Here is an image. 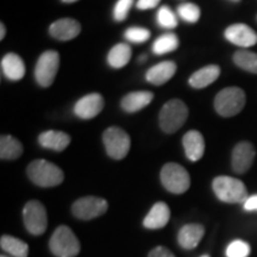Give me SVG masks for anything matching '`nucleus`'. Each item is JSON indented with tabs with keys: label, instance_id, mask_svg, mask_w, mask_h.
Segmentation results:
<instances>
[{
	"label": "nucleus",
	"instance_id": "obj_6",
	"mask_svg": "<svg viewBox=\"0 0 257 257\" xmlns=\"http://www.w3.org/2000/svg\"><path fill=\"white\" fill-rule=\"evenodd\" d=\"M160 176L163 187L174 194H182L187 192L191 186L188 172L178 163L170 162L163 166Z\"/></svg>",
	"mask_w": 257,
	"mask_h": 257
},
{
	"label": "nucleus",
	"instance_id": "obj_25",
	"mask_svg": "<svg viewBox=\"0 0 257 257\" xmlns=\"http://www.w3.org/2000/svg\"><path fill=\"white\" fill-rule=\"evenodd\" d=\"M0 246L3 250H5L6 252L15 257H28L29 255V245L24 240L8 236V234L2 237Z\"/></svg>",
	"mask_w": 257,
	"mask_h": 257
},
{
	"label": "nucleus",
	"instance_id": "obj_34",
	"mask_svg": "<svg viewBox=\"0 0 257 257\" xmlns=\"http://www.w3.org/2000/svg\"><path fill=\"white\" fill-rule=\"evenodd\" d=\"M161 0H138L137 8L140 10H149L154 9L159 5Z\"/></svg>",
	"mask_w": 257,
	"mask_h": 257
},
{
	"label": "nucleus",
	"instance_id": "obj_1",
	"mask_svg": "<svg viewBox=\"0 0 257 257\" xmlns=\"http://www.w3.org/2000/svg\"><path fill=\"white\" fill-rule=\"evenodd\" d=\"M29 179L40 187H55L63 182L62 169L46 160H36L27 168Z\"/></svg>",
	"mask_w": 257,
	"mask_h": 257
},
{
	"label": "nucleus",
	"instance_id": "obj_12",
	"mask_svg": "<svg viewBox=\"0 0 257 257\" xmlns=\"http://www.w3.org/2000/svg\"><path fill=\"white\" fill-rule=\"evenodd\" d=\"M255 148L249 142H240L233 148L232 169L237 174H244L252 166L255 160Z\"/></svg>",
	"mask_w": 257,
	"mask_h": 257
},
{
	"label": "nucleus",
	"instance_id": "obj_33",
	"mask_svg": "<svg viewBox=\"0 0 257 257\" xmlns=\"http://www.w3.org/2000/svg\"><path fill=\"white\" fill-rule=\"evenodd\" d=\"M148 257H175V256L169 249H167L162 245H159L156 246V248H154L152 251L149 252V256Z\"/></svg>",
	"mask_w": 257,
	"mask_h": 257
},
{
	"label": "nucleus",
	"instance_id": "obj_13",
	"mask_svg": "<svg viewBox=\"0 0 257 257\" xmlns=\"http://www.w3.org/2000/svg\"><path fill=\"white\" fill-rule=\"evenodd\" d=\"M225 38L234 46L249 48L257 43V34L246 24H232L225 30Z\"/></svg>",
	"mask_w": 257,
	"mask_h": 257
},
{
	"label": "nucleus",
	"instance_id": "obj_24",
	"mask_svg": "<svg viewBox=\"0 0 257 257\" xmlns=\"http://www.w3.org/2000/svg\"><path fill=\"white\" fill-rule=\"evenodd\" d=\"M131 47L126 43H118L112 48L107 55V62L112 68H123L131 60Z\"/></svg>",
	"mask_w": 257,
	"mask_h": 257
},
{
	"label": "nucleus",
	"instance_id": "obj_4",
	"mask_svg": "<svg viewBox=\"0 0 257 257\" xmlns=\"http://www.w3.org/2000/svg\"><path fill=\"white\" fill-rule=\"evenodd\" d=\"M49 248L57 257H75L79 255L81 245L72 229L66 225H61L51 234Z\"/></svg>",
	"mask_w": 257,
	"mask_h": 257
},
{
	"label": "nucleus",
	"instance_id": "obj_40",
	"mask_svg": "<svg viewBox=\"0 0 257 257\" xmlns=\"http://www.w3.org/2000/svg\"><path fill=\"white\" fill-rule=\"evenodd\" d=\"M0 257H8V256H4V255H2Z\"/></svg>",
	"mask_w": 257,
	"mask_h": 257
},
{
	"label": "nucleus",
	"instance_id": "obj_30",
	"mask_svg": "<svg viewBox=\"0 0 257 257\" xmlns=\"http://www.w3.org/2000/svg\"><path fill=\"white\" fill-rule=\"evenodd\" d=\"M250 245L246 242L236 239L226 248V257H248L250 255Z\"/></svg>",
	"mask_w": 257,
	"mask_h": 257
},
{
	"label": "nucleus",
	"instance_id": "obj_37",
	"mask_svg": "<svg viewBox=\"0 0 257 257\" xmlns=\"http://www.w3.org/2000/svg\"><path fill=\"white\" fill-rule=\"evenodd\" d=\"M63 3H66V4H70V3H75L78 2V0H62Z\"/></svg>",
	"mask_w": 257,
	"mask_h": 257
},
{
	"label": "nucleus",
	"instance_id": "obj_22",
	"mask_svg": "<svg viewBox=\"0 0 257 257\" xmlns=\"http://www.w3.org/2000/svg\"><path fill=\"white\" fill-rule=\"evenodd\" d=\"M220 75V68L216 64H210V66L204 67V68L197 70L192 74L189 78V85L193 88H205L213 83Z\"/></svg>",
	"mask_w": 257,
	"mask_h": 257
},
{
	"label": "nucleus",
	"instance_id": "obj_26",
	"mask_svg": "<svg viewBox=\"0 0 257 257\" xmlns=\"http://www.w3.org/2000/svg\"><path fill=\"white\" fill-rule=\"evenodd\" d=\"M179 48V38L175 34L168 32L162 35L153 44V51L156 55H163V54L172 53Z\"/></svg>",
	"mask_w": 257,
	"mask_h": 257
},
{
	"label": "nucleus",
	"instance_id": "obj_23",
	"mask_svg": "<svg viewBox=\"0 0 257 257\" xmlns=\"http://www.w3.org/2000/svg\"><path fill=\"white\" fill-rule=\"evenodd\" d=\"M23 154V146L17 138L3 135L0 138V157L2 160H17Z\"/></svg>",
	"mask_w": 257,
	"mask_h": 257
},
{
	"label": "nucleus",
	"instance_id": "obj_19",
	"mask_svg": "<svg viewBox=\"0 0 257 257\" xmlns=\"http://www.w3.org/2000/svg\"><path fill=\"white\" fill-rule=\"evenodd\" d=\"M2 69L4 75L11 81H19L25 75L24 61L15 53H10L3 57Z\"/></svg>",
	"mask_w": 257,
	"mask_h": 257
},
{
	"label": "nucleus",
	"instance_id": "obj_18",
	"mask_svg": "<svg viewBox=\"0 0 257 257\" xmlns=\"http://www.w3.org/2000/svg\"><path fill=\"white\" fill-rule=\"evenodd\" d=\"M205 234V227L201 224H187L181 227L178 234V242L184 249L197 248Z\"/></svg>",
	"mask_w": 257,
	"mask_h": 257
},
{
	"label": "nucleus",
	"instance_id": "obj_20",
	"mask_svg": "<svg viewBox=\"0 0 257 257\" xmlns=\"http://www.w3.org/2000/svg\"><path fill=\"white\" fill-rule=\"evenodd\" d=\"M38 142L46 149L62 152L70 144V136L68 134L62 133V131L48 130L40 135Z\"/></svg>",
	"mask_w": 257,
	"mask_h": 257
},
{
	"label": "nucleus",
	"instance_id": "obj_14",
	"mask_svg": "<svg viewBox=\"0 0 257 257\" xmlns=\"http://www.w3.org/2000/svg\"><path fill=\"white\" fill-rule=\"evenodd\" d=\"M50 35L59 41H70L78 37L81 32V25L72 18H62L54 22L49 29Z\"/></svg>",
	"mask_w": 257,
	"mask_h": 257
},
{
	"label": "nucleus",
	"instance_id": "obj_5",
	"mask_svg": "<svg viewBox=\"0 0 257 257\" xmlns=\"http://www.w3.org/2000/svg\"><path fill=\"white\" fill-rule=\"evenodd\" d=\"M246 96L243 89L227 87L221 89L214 99V108L223 117H233L245 106Z\"/></svg>",
	"mask_w": 257,
	"mask_h": 257
},
{
	"label": "nucleus",
	"instance_id": "obj_16",
	"mask_svg": "<svg viewBox=\"0 0 257 257\" xmlns=\"http://www.w3.org/2000/svg\"><path fill=\"white\" fill-rule=\"evenodd\" d=\"M176 64L173 61H163L157 63L148 70L146 74V79L148 82L153 83L155 86H161L163 83L168 82L176 73Z\"/></svg>",
	"mask_w": 257,
	"mask_h": 257
},
{
	"label": "nucleus",
	"instance_id": "obj_35",
	"mask_svg": "<svg viewBox=\"0 0 257 257\" xmlns=\"http://www.w3.org/2000/svg\"><path fill=\"white\" fill-rule=\"evenodd\" d=\"M243 207L245 211H257V194L246 199L243 204Z\"/></svg>",
	"mask_w": 257,
	"mask_h": 257
},
{
	"label": "nucleus",
	"instance_id": "obj_39",
	"mask_svg": "<svg viewBox=\"0 0 257 257\" xmlns=\"http://www.w3.org/2000/svg\"><path fill=\"white\" fill-rule=\"evenodd\" d=\"M200 257H210L208 255H202V256H200Z\"/></svg>",
	"mask_w": 257,
	"mask_h": 257
},
{
	"label": "nucleus",
	"instance_id": "obj_9",
	"mask_svg": "<svg viewBox=\"0 0 257 257\" xmlns=\"http://www.w3.org/2000/svg\"><path fill=\"white\" fill-rule=\"evenodd\" d=\"M23 220L27 230L34 236L46 232L48 216L44 205L38 200H30L23 208Z\"/></svg>",
	"mask_w": 257,
	"mask_h": 257
},
{
	"label": "nucleus",
	"instance_id": "obj_36",
	"mask_svg": "<svg viewBox=\"0 0 257 257\" xmlns=\"http://www.w3.org/2000/svg\"><path fill=\"white\" fill-rule=\"evenodd\" d=\"M5 35H6V28L4 23H2L0 24V40H4Z\"/></svg>",
	"mask_w": 257,
	"mask_h": 257
},
{
	"label": "nucleus",
	"instance_id": "obj_32",
	"mask_svg": "<svg viewBox=\"0 0 257 257\" xmlns=\"http://www.w3.org/2000/svg\"><path fill=\"white\" fill-rule=\"evenodd\" d=\"M134 4V0H118L115 3L113 9V18L117 22H123L126 19L128 12H130L131 6Z\"/></svg>",
	"mask_w": 257,
	"mask_h": 257
},
{
	"label": "nucleus",
	"instance_id": "obj_21",
	"mask_svg": "<svg viewBox=\"0 0 257 257\" xmlns=\"http://www.w3.org/2000/svg\"><path fill=\"white\" fill-rule=\"evenodd\" d=\"M154 94L152 92L148 91H138L128 93L121 99V108L126 112H137L142 108L147 107L150 102L153 101Z\"/></svg>",
	"mask_w": 257,
	"mask_h": 257
},
{
	"label": "nucleus",
	"instance_id": "obj_3",
	"mask_svg": "<svg viewBox=\"0 0 257 257\" xmlns=\"http://www.w3.org/2000/svg\"><path fill=\"white\" fill-rule=\"evenodd\" d=\"M188 117V107L180 99H172L163 105L159 115L160 126L166 134H174Z\"/></svg>",
	"mask_w": 257,
	"mask_h": 257
},
{
	"label": "nucleus",
	"instance_id": "obj_31",
	"mask_svg": "<svg viewBox=\"0 0 257 257\" xmlns=\"http://www.w3.org/2000/svg\"><path fill=\"white\" fill-rule=\"evenodd\" d=\"M125 38L131 43H144L150 38V31L144 28L134 27L125 31Z\"/></svg>",
	"mask_w": 257,
	"mask_h": 257
},
{
	"label": "nucleus",
	"instance_id": "obj_29",
	"mask_svg": "<svg viewBox=\"0 0 257 257\" xmlns=\"http://www.w3.org/2000/svg\"><path fill=\"white\" fill-rule=\"evenodd\" d=\"M157 23L166 29H174L178 27V18L168 6H161L157 12Z\"/></svg>",
	"mask_w": 257,
	"mask_h": 257
},
{
	"label": "nucleus",
	"instance_id": "obj_28",
	"mask_svg": "<svg viewBox=\"0 0 257 257\" xmlns=\"http://www.w3.org/2000/svg\"><path fill=\"white\" fill-rule=\"evenodd\" d=\"M178 15L187 23L194 24L200 18V9L198 5L192 4V3H186L179 6Z\"/></svg>",
	"mask_w": 257,
	"mask_h": 257
},
{
	"label": "nucleus",
	"instance_id": "obj_11",
	"mask_svg": "<svg viewBox=\"0 0 257 257\" xmlns=\"http://www.w3.org/2000/svg\"><path fill=\"white\" fill-rule=\"evenodd\" d=\"M104 108V98L99 93H91L82 96L74 106V113L81 119H92Z\"/></svg>",
	"mask_w": 257,
	"mask_h": 257
},
{
	"label": "nucleus",
	"instance_id": "obj_7",
	"mask_svg": "<svg viewBox=\"0 0 257 257\" xmlns=\"http://www.w3.org/2000/svg\"><path fill=\"white\" fill-rule=\"evenodd\" d=\"M102 142L107 155L114 160H123L130 152V136L120 127L112 126L106 128L102 135Z\"/></svg>",
	"mask_w": 257,
	"mask_h": 257
},
{
	"label": "nucleus",
	"instance_id": "obj_17",
	"mask_svg": "<svg viewBox=\"0 0 257 257\" xmlns=\"http://www.w3.org/2000/svg\"><path fill=\"white\" fill-rule=\"evenodd\" d=\"M170 218V210L169 206L166 202H156L152 207L147 217L144 218L143 225L147 229L157 230L165 227L168 224Z\"/></svg>",
	"mask_w": 257,
	"mask_h": 257
},
{
	"label": "nucleus",
	"instance_id": "obj_15",
	"mask_svg": "<svg viewBox=\"0 0 257 257\" xmlns=\"http://www.w3.org/2000/svg\"><path fill=\"white\" fill-rule=\"evenodd\" d=\"M182 144H184L186 156L192 162H197L204 156L205 140L199 131L191 130L186 133Z\"/></svg>",
	"mask_w": 257,
	"mask_h": 257
},
{
	"label": "nucleus",
	"instance_id": "obj_27",
	"mask_svg": "<svg viewBox=\"0 0 257 257\" xmlns=\"http://www.w3.org/2000/svg\"><path fill=\"white\" fill-rule=\"evenodd\" d=\"M233 61L239 68L257 74V54L249 50H238L234 53Z\"/></svg>",
	"mask_w": 257,
	"mask_h": 257
},
{
	"label": "nucleus",
	"instance_id": "obj_10",
	"mask_svg": "<svg viewBox=\"0 0 257 257\" xmlns=\"http://www.w3.org/2000/svg\"><path fill=\"white\" fill-rule=\"evenodd\" d=\"M108 204L105 199L98 197H83L73 204L72 212L76 218L82 220H91L106 213Z\"/></svg>",
	"mask_w": 257,
	"mask_h": 257
},
{
	"label": "nucleus",
	"instance_id": "obj_2",
	"mask_svg": "<svg viewBox=\"0 0 257 257\" xmlns=\"http://www.w3.org/2000/svg\"><path fill=\"white\" fill-rule=\"evenodd\" d=\"M212 186L218 199L227 204H244L249 198L245 185L231 176H218Z\"/></svg>",
	"mask_w": 257,
	"mask_h": 257
},
{
	"label": "nucleus",
	"instance_id": "obj_8",
	"mask_svg": "<svg viewBox=\"0 0 257 257\" xmlns=\"http://www.w3.org/2000/svg\"><path fill=\"white\" fill-rule=\"evenodd\" d=\"M60 67V55L55 50L44 51L40 56L36 68H35V78L38 85L42 87H49L53 85Z\"/></svg>",
	"mask_w": 257,
	"mask_h": 257
},
{
	"label": "nucleus",
	"instance_id": "obj_38",
	"mask_svg": "<svg viewBox=\"0 0 257 257\" xmlns=\"http://www.w3.org/2000/svg\"><path fill=\"white\" fill-rule=\"evenodd\" d=\"M231 2H234V3H238V2H240V0H231Z\"/></svg>",
	"mask_w": 257,
	"mask_h": 257
}]
</instances>
